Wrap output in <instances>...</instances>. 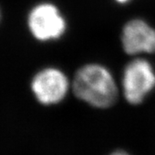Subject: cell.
Instances as JSON below:
<instances>
[{
	"label": "cell",
	"instance_id": "1",
	"mask_svg": "<svg viewBox=\"0 0 155 155\" xmlns=\"http://www.w3.org/2000/svg\"><path fill=\"white\" fill-rule=\"evenodd\" d=\"M72 89L78 98L99 109L112 106L118 97L113 75L105 67L96 63L84 65L78 70Z\"/></svg>",
	"mask_w": 155,
	"mask_h": 155
},
{
	"label": "cell",
	"instance_id": "2",
	"mask_svg": "<svg viewBox=\"0 0 155 155\" xmlns=\"http://www.w3.org/2000/svg\"><path fill=\"white\" fill-rule=\"evenodd\" d=\"M155 88V72L149 61L138 58L125 67L122 77V92L129 104H141Z\"/></svg>",
	"mask_w": 155,
	"mask_h": 155
},
{
	"label": "cell",
	"instance_id": "3",
	"mask_svg": "<svg viewBox=\"0 0 155 155\" xmlns=\"http://www.w3.org/2000/svg\"><path fill=\"white\" fill-rule=\"evenodd\" d=\"M28 28L40 41L61 38L67 30V22L60 10L50 3L34 6L28 15Z\"/></svg>",
	"mask_w": 155,
	"mask_h": 155
},
{
	"label": "cell",
	"instance_id": "4",
	"mask_svg": "<svg viewBox=\"0 0 155 155\" xmlns=\"http://www.w3.org/2000/svg\"><path fill=\"white\" fill-rule=\"evenodd\" d=\"M70 88L67 76L61 70L47 67L39 71L32 78L31 90L40 104L53 105L67 97Z\"/></svg>",
	"mask_w": 155,
	"mask_h": 155
},
{
	"label": "cell",
	"instance_id": "5",
	"mask_svg": "<svg viewBox=\"0 0 155 155\" xmlns=\"http://www.w3.org/2000/svg\"><path fill=\"white\" fill-rule=\"evenodd\" d=\"M122 44L132 55L155 53V28L142 19H133L122 28Z\"/></svg>",
	"mask_w": 155,
	"mask_h": 155
},
{
	"label": "cell",
	"instance_id": "6",
	"mask_svg": "<svg viewBox=\"0 0 155 155\" xmlns=\"http://www.w3.org/2000/svg\"><path fill=\"white\" fill-rule=\"evenodd\" d=\"M110 155H129L126 152H124V151H121V150H119V151H116V152H113L112 153H110Z\"/></svg>",
	"mask_w": 155,
	"mask_h": 155
},
{
	"label": "cell",
	"instance_id": "7",
	"mask_svg": "<svg viewBox=\"0 0 155 155\" xmlns=\"http://www.w3.org/2000/svg\"><path fill=\"white\" fill-rule=\"evenodd\" d=\"M115 1L117 2V3H119V4H126L129 0H115Z\"/></svg>",
	"mask_w": 155,
	"mask_h": 155
},
{
	"label": "cell",
	"instance_id": "8",
	"mask_svg": "<svg viewBox=\"0 0 155 155\" xmlns=\"http://www.w3.org/2000/svg\"><path fill=\"white\" fill-rule=\"evenodd\" d=\"M0 15H1V13H0Z\"/></svg>",
	"mask_w": 155,
	"mask_h": 155
}]
</instances>
